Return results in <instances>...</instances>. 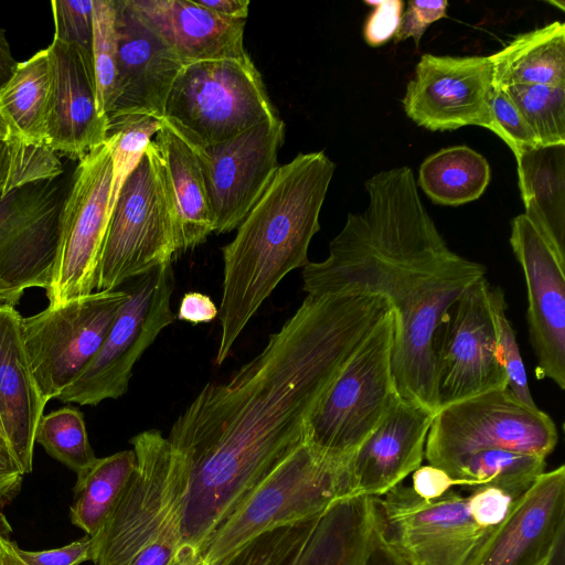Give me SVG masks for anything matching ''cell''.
Returning a JSON list of instances; mask_svg holds the SVG:
<instances>
[{
  "mask_svg": "<svg viewBox=\"0 0 565 565\" xmlns=\"http://www.w3.org/2000/svg\"><path fill=\"white\" fill-rule=\"evenodd\" d=\"M136 469L116 508L92 536L95 565H194L182 544V460L157 429L130 439Z\"/></svg>",
  "mask_w": 565,
  "mask_h": 565,
  "instance_id": "obj_4",
  "label": "cell"
},
{
  "mask_svg": "<svg viewBox=\"0 0 565 565\" xmlns=\"http://www.w3.org/2000/svg\"><path fill=\"white\" fill-rule=\"evenodd\" d=\"M471 514L486 529L497 530L508 518L522 495H515L494 486H482L469 490Z\"/></svg>",
  "mask_w": 565,
  "mask_h": 565,
  "instance_id": "obj_41",
  "label": "cell"
},
{
  "mask_svg": "<svg viewBox=\"0 0 565 565\" xmlns=\"http://www.w3.org/2000/svg\"><path fill=\"white\" fill-rule=\"evenodd\" d=\"M489 56L497 87L565 86V24L554 21L519 34Z\"/></svg>",
  "mask_w": 565,
  "mask_h": 565,
  "instance_id": "obj_26",
  "label": "cell"
},
{
  "mask_svg": "<svg viewBox=\"0 0 565 565\" xmlns=\"http://www.w3.org/2000/svg\"><path fill=\"white\" fill-rule=\"evenodd\" d=\"M10 548L22 565H81L92 561L93 541L86 534L71 544L47 551H25L13 542H10Z\"/></svg>",
  "mask_w": 565,
  "mask_h": 565,
  "instance_id": "obj_43",
  "label": "cell"
},
{
  "mask_svg": "<svg viewBox=\"0 0 565 565\" xmlns=\"http://www.w3.org/2000/svg\"><path fill=\"white\" fill-rule=\"evenodd\" d=\"M492 89L490 56L425 53L407 83L402 105L408 118L428 130L479 126L504 142L490 107Z\"/></svg>",
  "mask_w": 565,
  "mask_h": 565,
  "instance_id": "obj_16",
  "label": "cell"
},
{
  "mask_svg": "<svg viewBox=\"0 0 565 565\" xmlns=\"http://www.w3.org/2000/svg\"><path fill=\"white\" fill-rule=\"evenodd\" d=\"M51 66L47 49L19 62L0 89V115L11 135L34 146L47 147Z\"/></svg>",
  "mask_w": 565,
  "mask_h": 565,
  "instance_id": "obj_28",
  "label": "cell"
},
{
  "mask_svg": "<svg viewBox=\"0 0 565 565\" xmlns=\"http://www.w3.org/2000/svg\"><path fill=\"white\" fill-rule=\"evenodd\" d=\"M163 163L174 214V258L213 233L203 175L194 150L163 122L152 139Z\"/></svg>",
  "mask_w": 565,
  "mask_h": 565,
  "instance_id": "obj_25",
  "label": "cell"
},
{
  "mask_svg": "<svg viewBox=\"0 0 565 565\" xmlns=\"http://www.w3.org/2000/svg\"><path fill=\"white\" fill-rule=\"evenodd\" d=\"M10 525L0 509V565L6 553L7 543L10 541Z\"/></svg>",
  "mask_w": 565,
  "mask_h": 565,
  "instance_id": "obj_53",
  "label": "cell"
},
{
  "mask_svg": "<svg viewBox=\"0 0 565 565\" xmlns=\"http://www.w3.org/2000/svg\"><path fill=\"white\" fill-rule=\"evenodd\" d=\"M174 214L153 140L125 181L100 253L95 291H113L174 259Z\"/></svg>",
  "mask_w": 565,
  "mask_h": 565,
  "instance_id": "obj_7",
  "label": "cell"
},
{
  "mask_svg": "<svg viewBox=\"0 0 565 565\" xmlns=\"http://www.w3.org/2000/svg\"><path fill=\"white\" fill-rule=\"evenodd\" d=\"M510 245L525 280L535 375L565 388V248L527 214L511 222Z\"/></svg>",
  "mask_w": 565,
  "mask_h": 565,
  "instance_id": "obj_15",
  "label": "cell"
},
{
  "mask_svg": "<svg viewBox=\"0 0 565 565\" xmlns=\"http://www.w3.org/2000/svg\"><path fill=\"white\" fill-rule=\"evenodd\" d=\"M0 446H2L3 448H6V449L10 452L9 445H8V440H7V436H6V433H4V429H3V426H2L1 419H0ZM10 454H11V452H10ZM11 456H12V455H11Z\"/></svg>",
  "mask_w": 565,
  "mask_h": 565,
  "instance_id": "obj_56",
  "label": "cell"
},
{
  "mask_svg": "<svg viewBox=\"0 0 565 565\" xmlns=\"http://www.w3.org/2000/svg\"><path fill=\"white\" fill-rule=\"evenodd\" d=\"M545 459L534 454L484 449L463 456L444 471L455 487L467 491L494 486L520 497L545 471Z\"/></svg>",
  "mask_w": 565,
  "mask_h": 565,
  "instance_id": "obj_31",
  "label": "cell"
},
{
  "mask_svg": "<svg viewBox=\"0 0 565 565\" xmlns=\"http://www.w3.org/2000/svg\"><path fill=\"white\" fill-rule=\"evenodd\" d=\"M320 515L263 533L216 565H294Z\"/></svg>",
  "mask_w": 565,
  "mask_h": 565,
  "instance_id": "obj_37",
  "label": "cell"
},
{
  "mask_svg": "<svg viewBox=\"0 0 565 565\" xmlns=\"http://www.w3.org/2000/svg\"><path fill=\"white\" fill-rule=\"evenodd\" d=\"M565 537V467L544 471L518 500L476 565H548Z\"/></svg>",
  "mask_w": 565,
  "mask_h": 565,
  "instance_id": "obj_21",
  "label": "cell"
},
{
  "mask_svg": "<svg viewBox=\"0 0 565 565\" xmlns=\"http://www.w3.org/2000/svg\"><path fill=\"white\" fill-rule=\"evenodd\" d=\"M392 309L333 381L306 426V441L350 459L399 397L392 374Z\"/></svg>",
  "mask_w": 565,
  "mask_h": 565,
  "instance_id": "obj_8",
  "label": "cell"
},
{
  "mask_svg": "<svg viewBox=\"0 0 565 565\" xmlns=\"http://www.w3.org/2000/svg\"><path fill=\"white\" fill-rule=\"evenodd\" d=\"M22 478L0 472V509L18 493Z\"/></svg>",
  "mask_w": 565,
  "mask_h": 565,
  "instance_id": "obj_50",
  "label": "cell"
},
{
  "mask_svg": "<svg viewBox=\"0 0 565 565\" xmlns=\"http://www.w3.org/2000/svg\"><path fill=\"white\" fill-rule=\"evenodd\" d=\"M490 107L493 118L504 136V143L508 145L514 157L522 149L541 146L536 136L503 88L493 85Z\"/></svg>",
  "mask_w": 565,
  "mask_h": 565,
  "instance_id": "obj_40",
  "label": "cell"
},
{
  "mask_svg": "<svg viewBox=\"0 0 565 565\" xmlns=\"http://www.w3.org/2000/svg\"><path fill=\"white\" fill-rule=\"evenodd\" d=\"M136 465L135 451L122 450L96 458L89 467L77 473L70 509L72 523L94 536L116 508Z\"/></svg>",
  "mask_w": 565,
  "mask_h": 565,
  "instance_id": "obj_30",
  "label": "cell"
},
{
  "mask_svg": "<svg viewBox=\"0 0 565 565\" xmlns=\"http://www.w3.org/2000/svg\"><path fill=\"white\" fill-rule=\"evenodd\" d=\"M63 166L46 146H34L11 136L0 140V198L24 185L57 179Z\"/></svg>",
  "mask_w": 565,
  "mask_h": 565,
  "instance_id": "obj_35",
  "label": "cell"
},
{
  "mask_svg": "<svg viewBox=\"0 0 565 565\" xmlns=\"http://www.w3.org/2000/svg\"><path fill=\"white\" fill-rule=\"evenodd\" d=\"M15 308L0 309V419L23 475L33 468L35 433L46 403L33 377Z\"/></svg>",
  "mask_w": 565,
  "mask_h": 565,
  "instance_id": "obj_24",
  "label": "cell"
},
{
  "mask_svg": "<svg viewBox=\"0 0 565 565\" xmlns=\"http://www.w3.org/2000/svg\"><path fill=\"white\" fill-rule=\"evenodd\" d=\"M217 315L218 308L210 296L190 291L182 297L175 317L181 321L199 324L213 321Z\"/></svg>",
  "mask_w": 565,
  "mask_h": 565,
  "instance_id": "obj_46",
  "label": "cell"
},
{
  "mask_svg": "<svg viewBox=\"0 0 565 565\" xmlns=\"http://www.w3.org/2000/svg\"><path fill=\"white\" fill-rule=\"evenodd\" d=\"M11 136L12 135H11V131H10L8 125L6 124V121L3 120V118L0 115V140L7 139Z\"/></svg>",
  "mask_w": 565,
  "mask_h": 565,
  "instance_id": "obj_55",
  "label": "cell"
},
{
  "mask_svg": "<svg viewBox=\"0 0 565 565\" xmlns=\"http://www.w3.org/2000/svg\"><path fill=\"white\" fill-rule=\"evenodd\" d=\"M373 8L363 29V38L371 46H380L393 39L403 13L404 2L401 0L365 1Z\"/></svg>",
  "mask_w": 565,
  "mask_h": 565,
  "instance_id": "obj_44",
  "label": "cell"
},
{
  "mask_svg": "<svg viewBox=\"0 0 565 565\" xmlns=\"http://www.w3.org/2000/svg\"><path fill=\"white\" fill-rule=\"evenodd\" d=\"M115 6L117 88L107 124L140 116L163 119L169 93L183 64L139 19L128 0H115Z\"/></svg>",
  "mask_w": 565,
  "mask_h": 565,
  "instance_id": "obj_19",
  "label": "cell"
},
{
  "mask_svg": "<svg viewBox=\"0 0 565 565\" xmlns=\"http://www.w3.org/2000/svg\"><path fill=\"white\" fill-rule=\"evenodd\" d=\"M279 118L250 56L184 65L169 93L163 122L190 147L204 148Z\"/></svg>",
  "mask_w": 565,
  "mask_h": 565,
  "instance_id": "obj_6",
  "label": "cell"
},
{
  "mask_svg": "<svg viewBox=\"0 0 565 565\" xmlns=\"http://www.w3.org/2000/svg\"><path fill=\"white\" fill-rule=\"evenodd\" d=\"M23 292V290L12 286L0 276V309L15 308Z\"/></svg>",
  "mask_w": 565,
  "mask_h": 565,
  "instance_id": "obj_51",
  "label": "cell"
},
{
  "mask_svg": "<svg viewBox=\"0 0 565 565\" xmlns=\"http://www.w3.org/2000/svg\"><path fill=\"white\" fill-rule=\"evenodd\" d=\"M66 192L54 179L0 198V276L12 286L23 291L47 288Z\"/></svg>",
  "mask_w": 565,
  "mask_h": 565,
  "instance_id": "obj_18",
  "label": "cell"
},
{
  "mask_svg": "<svg viewBox=\"0 0 565 565\" xmlns=\"http://www.w3.org/2000/svg\"><path fill=\"white\" fill-rule=\"evenodd\" d=\"M558 439L548 414L518 401L508 388L450 404L434 416L426 444L428 465L445 470L469 454L507 449L546 458Z\"/></svg>",
  "mask_w": 565,
  "mask_h": 565,
  "instance_id": "obj_11",
  "label": "cell"
},
{
  "mask_svg": "<svg viewBox=\"0 0 565 565\" xmlns=\"http://www.w3.org/2000/svg\"><path fill=\"white\" fill-rule=\"evenodd\" d=\"M372 498L382 539L407 565H476L499 529L479 525L468 495L454 489L423 499L399 483Z\"/></svg>",
  "mask_w": 565,
  "mask_h": 565,
  "instance_id": "obj_9",
  "label": "cell"
},
{
  "mask_svg": "<svg viewBox=\"0 0 565 565\" xmlns=\"http://www.w3.org/2000/svg\"><path fill=\"white\" fill-rule=\"evenodd\" d=\"M53 40L73 44L92 56L93 0H53Z\"/></svg>",
  "mask_w": 565,
  "mask_h": 565,
  "instance_id": "obj_39",
  "label": "cell"
},
{
  "mask_svg": "<svg viewBox=\"0 0 565 565\" xmlns=\"http://www.w3.org/2000/svg\"><path fill=\"white\" fill-rule=\"evenodd\" d=\"M284 140L285 124L277 118L227 141L191 147L201 167L213 233L239 226L278 170Z\"/></svg>",
  "mask_w": 565,
  "mask_h": 565,
  "instance_id": "obj_17",
  "label": "cell"
},
{
  "mask_svg": "<svg viewBox=\"0 0 565 565\" xmlns=\"http://www.w3.org/2000/svg\"><path fill=\"white\" fill-rule=\"evenodd\" d=\"M503 89L541 146L565 145V86L511 85Z\"/></svg>",
  "mask_w": 565,
  "mask_h": 565,
  "instance_id": "obj_33",
  "label": "cell"
},
{
  "mask_svg": "<svg viewBox=\"0 0 565 565\" xmlns=\"http://www.w3.org/2000/svg\"><path fill=\"white\" fill-rule=\"evenodd\" d=\"M200 6L207 10L235 20H246L249 10V0H198Z\"/></svg>",
  "mask_w": 565,
  "mask_h": 565,
  "instance_id": "obj_48",
  "label": "cell"
},
{
  "mask_svg": "<svg viewBox=\"0 0 565 565\" xmlns=\"http://www.w3.org/2000/svg\"><path fill=\"white\" fill-rule=\"evenodd\" d=\"M115 0H93L92 60L99 115L107 120L116 100L117 33Z\"/></svg>",
  "mask_w": 565,
  "mask_h": 565,
  "instance_id": "obj_34",
  "label": "cell"
},
{
  "mask_svg": "<svg viewBox=\"0 0 565 565\" xmlns=\"http://www.w3.org/2000/svg\"><path fill=\"white\" fill-rule=\"evenodd\" d=\"M548 565H565V537L558 542Z\"/></svg>",
  "mask_w": 565,
  "mask_h": 565,
  "instance_id": "obj_54",
  "label": "cell"
},
{
  "mask_svg": "<svg viewBox=\"0 0 565 565\" xmlns=\"http://www.w3.org/2000/svg\"><path fill=\"white\" fill-rule=\"evenodd\" d=\"M335 163L323 152L298 153L279 166L267 189L222 248L223 285L217 319L221 365L263 302L291 270L308 263Z\"/></svg>",
  "mask_w": 565,
  "mask_h": 565,
  "instance_id": "obj_3",
  "label": "cell"
},
{
  "mask_svg": "<svg viewBox=\"0 0 565 565\" xmlns=\"http://www.w3.org/2000/svg\"><path fill=\"white\" fill-rule=\"evenodd\" d=\"M35 443L76 473L96 460L88 440L84 415L70 406L43 415L36 428Z\"/></svg>",
  "mask_w": 565,
  "mask_h": 565,
  "instance_id": "obj_32",
  "label": "cell"
},
{
  "mask_svg": "<svg viewBox=\"0 0 565 565\" xmlns=\"http://www.w3.org/2000/svg\"><path fill=\"white\" fill-rule=\"evenodd\" d=\"M139 19L184 65L248 56L246 20L218 15L192 0H128Z\"/></svg>",
  "mask_w": 565,
  "mask_h": 565,
  "instance_id": "obj_23",
  "label": "cell"
},
{
  "mask_svg": "<svg viewBox=\"0 0 565 565\" xmlns=\"http://www.w3.org/2000/svg\"><path fill=\"white\" fill-rule=\"evenodd\" d=\"M412 477V489L423 499H435L451 490L454 480L441 469L431 466H420Z\"/></svg>",
  "mask_w": 565,
  "mask_h": 565,
  "instance_id": "obj_45",
  "label": "cell"
},
{
  "mask_svg": "<svg viewBox=\"0 0 565 565\" xmlns=\"http://www.w3.org/2000/svg\"><path fill=\"white\" fill-rule=\"evenodd\" d=\"M18 64L11 53L6 31L0 28V89L11 78Z\"/></svg>",
  "mask_w": 565,
  "mask_h": 565,
  "instance_id": "obj_49",
  "label": "cell"
},
{
  "mask_svg": "<svg viewBox=\"0 0 565 565\" xmlns=\"http://www.w3.org/2000/svg\"><path fill=\"white\" fill-rule=\"evenodd\" d=\"M111 148L108 139L81 160L62 206L57 252L45 289L49 307L90 295L109 221Z\"/></svg>",
  "mask_w": 565,
  "mask_h": 565,
  "instance_id": "obj_12",
  "label": "cell"
},
{
  "mask_svg": "<svg viewBox=\"0 0 565 565\" xmlns=\"http://www.w3.org/2000/svg\"><path fill=\"white\" fill-rule=\"evenodd\" d=\"M162 125V119L150 116L125 118L107 124V139L111 148L109 217L125 181L139 164Z\"/></svg>",
  "mask_w": 565,
  "mask_h": 565,
  "instance_id": "obj_36",
  "label": "cell"
},
{
  "mask_svg": "<svg viewBox=\"0 0 565 565\" xmlns=\"http://www.w3.org/2000/svg\"><path fill=\"white\" fill-rule=\"evenodd\" d=\"M448 1H417L411 0L402 13L398 29L394 35V42L413 39L416 47L430 24L446 18Z\"/></svg>",
  "mask_w": 565,
  "mask_h": 565,
  "instance_id": "obj_42",
  "label": "cell"
},
{
  "mask_svg": "<svg viewBox=\"0 0 565 565\" xmlns=\"http://www.w3.org/2000/svg\"><path fill=\"white\" fill-rule=\"evenodd\" d=\"M366 207L349 213L321 262L302 268L307 296L384 298L395 321L392 374L402 399L439 411L433 339L447 309L486 267L455 253L430 217L409 167L364 182Z\"/></svg>",
  "mask_w": 565,
  "mask_h": 565,
  "instance_id": "obj_2",
  "label": "cell"
},
{
  "mask_svg": "<svg viewBox=\"0 0 565 565\" xmlns=\"http://www.w3.org/2000/svg\"><path fill=\"white\" fill-rule=\"evenodd\" d=\"M486 277L473 282L445 312L433 353L439 409L507 388Z\"/></svg>",
  "mask_w": 565,
  "mask_h": 565,
  "instance_id": "obj_14",
  "label": "cell"
},
{
  "mask_svg": "<svg viewBox=\"0 0 565 565\" xmlns=\"http://www.w3.org/2000/svg\"><path fill=\"white\" fill-rule=\"evenodd\" d=\"M489 299L495 327L499 356L507 377V388L524 405L537 407L531 395L515 332L507 317V302L502 289L490 286Z\"/></svg>",
  "mask_w": 565,
  "mask_h": 565,
  "instance_id": "obj_38",
  "label": "cell"
},
{
  "mask_svg": "<svg viewBox=\"0 0 565 565\" xmlns=\"http://www.w3.org/2000/svg\"><path fill=\"white\" fill-rule=\"evenodd\" d=\"M348 462L302 443L216 527L196 563L216 565L256 536L313 519L352 497Z\"/></svg>",
  "mask_w": 565,
  "mask_h": 565,
  "instance_id": "obj_5",
  "label": "cell"
},
{
  "mask_svg": "<svg viewBox=\"0 0 565 565\" xmlns=\"http://www.w3.org/2000/svg\"><path fill=\"white\" fill-rule=\"evenodd\" d=\"M127 298V290L94 291L21 319L24 350L46 404L90 361Z\"/></svg>",
  "mask_w": 565,
  "mask_h": 565,
  "instance_id": "obj_13",
  "label": "cell"
},
{
  "mask_svg": "<svg viewBox=\"0 0 565 565\" xmlns=\"http://www.w3.org/2000/svg\"><path fill=\"white\" fill-rule=\"evenodd\" d=\"M515 160L524 213L565 248V145L522 149Z\"/></svg>",
  "mask_w": 565,
  "mask_h": 565,
  "instance_id": "obj_27",
  "label": "cell"
},
{
  "mask_svg": "<svg viewBox=\"0 0 565 565\" xmlns=\"http://www.w3.org/2000/svg\"><path fill=\"white\" fill-rule=\"evenodd\" d=\"M362 565H407L382 539L376 530Z\"/></svg>",
  "mask_w": 565,
  "mask_h": 565,
  "instance_id": "obj_47",
  "label": "cell"
},
{
  "mask_svg": "<svg viewBox=\"0 0 565 565\" xmlns=\"http://www.w3.org/2000/svg\"><path fill=\"white\" fill-rule=\"evenodd\" d=\"M391 310L367 294L307 296L265 348L207 383L171 426L184 475L181 532L201 548L250 491L306 441V426L350 358Z\"/></svg>",
  "mask_w": 565,
  "mask_h": 565,
  "instance_id": "obj_1",
  "label": "cell"
},
{
  "mask_svg": "<svg viewBox=\"0 0 565 565\" xmlns=\"http://www.w3.org/2000/svg\"><path fill=\"white\" fill-rule=\"evenodd\" d=\"M51 66L47 147L81 160L107 139L97 108L92 56L56 40L46 47Z\"/></svg>",
  "mask_w": 565,
  "mask_h": 565,
  "instance_id": "obj_20",
  "label": "cell"
},
{
  "mask_svg": "<svg viewBox=\"0 0 565 565\" xmlns=\"http://www.w3.org/2000/svg\"><path fill=\"white\" fill-rule=\"evenodd\" d=\"M488 160L468 146H452L428 156L417 185L436 204L459 206L478 200L489 185Z\"/></svg>",
  "mask_w": 565,
  "mask_h": 565,
  "instance_id": "obj_29",
  "label": "cell"
},
{
  "mask_svg": "<svg viewBox=\"0 0 565 565\" xmlns=\"http://www.w3.org/2000/svg\"><path fill=\"white\" fill-rule=\"evenodd\" d=\"M173 288L172 263L136 278L99 349L56 398L95 406L121 397L137 361L177 318L171 310Z\"/></svg>",
  "mask_w": 565,
  "mask_h": 565,
  "instance_id": "obj_10",
  "label": "cell"
},
{
  "mask_svg": "<svg viewBox=\"0 0 565 565\" xmlns=\"http://www.w3.org/2000/svg\"><path fill=\"white\" fill-rule=\"evenodd\" d=\"M435 414L398 397L349 459L351 495L381 497L418 469Z\"/></svg>",
  "mask_w": 565,
  "mask_h": 565,
  "instance_id": "obj_22",
  "label": "cell"
},
{
  "mask_svg": "<svg viewBox=\"0 0 565 565\" xmlns=\"http://www.w3.org/2000/svg\"><path fill=\"white\" fill-rule=\"evenodd\" d=\"M0 472L13 476H24L11 454L2 446H0Z\"/></svg>",
  "mask_w": 565,
  "mask_h": 565,
  "instance_id": "obj_52",
  "label": "cell"
}]
</instances>
